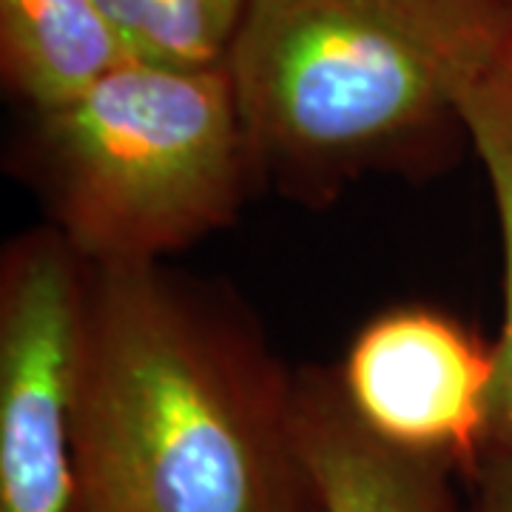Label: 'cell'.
<instances>
[{
    "instance_id": "cell-1",
    "label": "cell",
    "mask_w": 512,
    "mask_h": 512,
    "mask_svg": "<svg viewBox=\"0 0 512 512\" xmlns=\"http://www.w3.org/2000/svg\"><path fill=\"white\" fill-rule=\"evenodd\" d=\"M69 512H319L293 379L214 291L86 265Z\"/></svg>"
},
{
    "instance_id": "cell-2",
    "label": "cell",
    "mask_w": 512,
    "mask_h": 512,
    "mask_svg": "<svg viewBox=\"0 0 512 512\" xmlns=\"http://www.w3.org/2000/svg\"><path fill=\"white\" fill-rule=\"evenodd\" d=\"M512 40V0H256L228 72L256 180L328 202L419 160Z\"/></svg>"
},
{
    "instance_id": "cell-3",
    "label": "cell",
    "mask_w": 512,
    "mask_h": 512,
    "mask_svg": "<svg viewBox=\"0 0 512 512\" xmlns=\"http://www.w3.org/2000/svg\"><path fill=\"white\" fill-rule=\"evenodd\" d=\"M32 165L86 265H154L237 217L256 180L228 66L126 60L35 114Z\"/></svg>"
},
{
    "instance_id": "cell-4",
    "label": "cell",
    "mask_w": 512,
    "mask_h": 512,
    "mask_svg": "<svg viewBox=\"0 0 512 512\" xmlns=\"http://www.w3.org/2000/svg\"><path fill=\"white\" fill-rule=\"evenodd\" d=\"M86 262L55 228L0 265V512L72 510V393Z\"/></svg>"
},
{
    "instance_id": "cell-5",
    "label": "cell",
    "mask_w": 512,
    "mask_h": 512,
    "mask_svg": "<svg viewBox=\"0 0 512 512\" xmlns=\"http://www.w3.org/2000/svg\"><path fill=\"white\" fill-rule=\"evenodd\" d=\"M336 382L353 416L399 450L464 473L490 450L495 348L444 311L402 305L373 316Z\"/></svg>"
},
{
    "instance_id": "cell-6",
    "label": "cell",
    "mask_w": 512,
    "mask_h": 512,
    "mask_svg": "<svg viewBox=\"0 0 512 512\" xmlns=\"http://www.w3.org/2000/svg\"><path fill=\"white\" fill-rule=\"evenodd\" d=\"M293 436L322 512H456L453 467L373 436L336 376L293 379Z\"/></svg>"
},
{
    "instance_id": "cell-7",
    "label": "cell",
    "mask_w": 512,
    "mask_h": 512,
    "mask_svg": "<svg viewBox=\"0 0 512 512\" xmlns=\"http://www.w3.org/2000/svg\"><path fill=\"white\" fill-rule=\"evenodd\" d=\"M126 60L100 0H0L3 83L35 114L72 103Z\"/></svg>"
},
{
    "instance_id": "cell-8",
    "label": "cell",
    "mask_w": 512,
    "mask_h": 512,
    "mask_svg": "<svg viewBox=\"0 0 512 512\" xmlns=\"http://www.w3.org/2000/svg\"><path fill=\"white\" fill-rule=\"evenodd\" d=\"M470 137L493 191L504 248V322L495 342L493 441L512 453V40L461 103Z\"/></svg>"
},
{
    "instance_id": "cell-9",
    "label": "cell",
    "mask_w": 512,
    "mask_h": 512,
    "mask_svg": "<svg viewBox=\"0 0 512 512\" xmlns=\"http://www.w3.org/2000/svg\"><path fill=\"white\" fill-rule=\"evenodd\" d=\"M256 0H100L134 60L222 66Z\"/></svg>"
},
{
    "instance_id": "cell-10",
    "label": "cell",
    "mask_w": 512,
    "mask_h": 512,
    "mask_svg": "<svg viewBox=\"0 0 512 512\" xmlns=\"http://www.w3.org/2000/svg\"><path fill=\"white\" fill-rule=\"evenodd\" d=\"M476 495L470 512H512V453L504 447L487 450L470 473Z\"/></svg>"
},
{
    "instance_id": "cell-11",
    "label": "cell",
    "mask_w": 512,
    "mask_h": 512,
    "mask_svg": "<svg viewBox=\"0 0 512 512\" xmlns=\"http://www.w3.org/2000/svg\"><path fill=\"white\" fill-rule=\"evenodd\" d=\"M319 512H322V510H319Z\"/></svg>"
}]
</instances>
